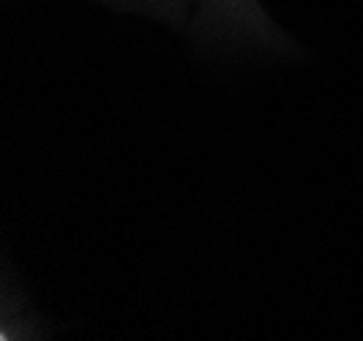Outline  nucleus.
Here are the masks:
<instances>
[{
  "label": "nucleus",
  "instance_id": "obj_1",
  "mask_svg": "<svg viewBox=\"0 0 363 341\" xmlns=\"http://www.w3.org/2000/svg\"><path fill=\"white\" fill-rule=\"evenodd\" d=\"M3 339H6V336H3V333H0V341H3Z\"/></svg>",
  "mask_w": 363,
  "mask_h": 341
}]
</instances>
